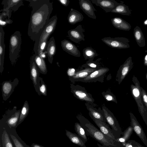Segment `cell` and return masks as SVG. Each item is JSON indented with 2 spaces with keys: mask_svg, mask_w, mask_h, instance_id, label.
I'll use <instances>...</instances> for the list:
<instances>
[{
  "mask_svg": "<svg viewBox=\"0 0 147 147\" xmlns=\"http://www.w3.org/2000/svg\"><path fill=\"white\" fill-rule=\"evenodd\" d=\"M32 8L28 29V34L35 42L47 24L53 10L50 0H26Z\"/></svg>",
  "mask_w": 147,
  "mask_h": 147,
  "instance_id": "1",
  "label": "cell"
},
{
  "mask_svg": "<svg viewBox=\"0 0 147 147\" xmlns=\"http://www.w3.org/2000/svg\"><path fill=\"white\" fill-rule=\"evenodd\" d=\"M77 118L84 130L86 135L93 138L102 145L113 146L114 141L103 134L83 116L79 115Z\"/></svg>",
  "mask_w": 147,
  "mask_h": 147,
  "instance_id": "2",
  "label": "cell"
},
{
  "mask_svg": "<svg viewBox=\"0 0 147 147\" xmlns=\"http://www.w3.org/2000/svg\"><path fill=\"white\" fill-rule=\"evenodd\" d=\"M57 21L56 15L53 16L50 19L43 32L35 41L34 47V54L39 55L46 51L48 39L54 32Z\"/></svg>",
  "mask_w": 147,
  "mask_h": 147,
  "instance_id": "3",
  "label": "cell"
},
{
  "mask_svg": "<svg viewBox=\"0 0 147 147\" xmlns=\"http://www.w3.org/2000/svg\"><path fill=\"white\" fill-rule=\"evenodd\" d=\"M132 81L134 84L130 86L131 93L137 103L139 112L147 126V112L142 98L140 83L134 75L132 77Z\"/></svg>",
  "mask_w": 147,
  "mask_h": 147,
  "instance_id": "4",
  "label": "cell"
},
{
  "mask_svg": "<svg viewBox=\"0 0 147 147\" xmlns=\"http://www.w3.org/2000/svg\"><path fill=\"white\" fill-rule=\"evenodd\" d=\"M22 42L21 34L18 31L15 32L10 38L9 57L11 63L14 64L19 57Z\"/></svg>",
  "mask_w": 147,
  "mask_h": 147,
  "instance_id": "5",
  "label": "cell"
},
{
  "mask_svg": "<svg viewBox=\"0 0 147 147\" xmlns=\"http://www.w3.org/2000/svg\"><path fill=\"white\" fill-rule=\"evenodd\" d=\"M107 122L111 127V131L116 140L120 138L122 132L119 123L113 114L106 107H102Z\"/></svg>",
  "mask_w": 147,
  "mask_h": 147,
  "instance_id": "6",
  "label": "cell"
},
{
  "mask_svg": "<svg viewBox=\"0 0 147 147\" xmlns=\"http://www.w3.org/2000/svg\"><path fill=\"white\" fill-rule=\"evenodd\" d=\"M101 40L108 46L113 48L127 49L130 47L129 39L124 37H105L102 38Z\"/></svg>",
  "mask_w": 147,
  "mask_h": 147,
  "instance_id": "7",
  "label": "cell"
},
{
  "mask_svg": "<svg viewBox=\"0 0 147 147\" xmlns=\"http://www.w3.org/2000/svg\"><path fill=\"white\" fill-rule=\"evenodd\" d=\"M71 92L74 96L80 100L93 104L94 100L91 94L87 92L85 88L78 85L70 84Z\"/></svg>",
  "mask_w": 147,
  "mask_h": 147,
  "instance_id": "8",
  "label": "cell"
},
{
  "mask_svg": "<svg viewBox=\"0 0 147 147\" xmlns=\"http://www.w3.org/2000/svg\"><path fill=\"white\" fill-rule=\"evenodd\" d=\"M133 66L134 63L131 57H129L124 63L120 66L116 77V81L118 82L119 84H120L128 74Z\"/></svg>",
  "mask_w": 147,
  "mask_h": 147,
  "instance_id": "9",
  "label": "cell"
},
{
  "mask_svg": "<svg viewBox=\"0 0 147 147\" xmlns=\"http://www.w3.org/2000/svg\"><path fill=\"white\" fill-rule=\"evenodd\" d=\"M131 119V125L137 136L147 147V139L143 128L131 112L129 113Z\"/></svg>",
  "mask_w": 147,
  "mask_h": 147,
  "instance_id": "10",
  "label": "cell"
},
{
  "mask_svg": "<svg viewBox=\"0 0 147 147\" xmlns=\"http://www.w3.org/2000/svg\"><path fill=\"white\" fill-rule=\"evenodd\" d=\"M18 83V80L16 78L13 82L6 81L2 83V94L3 99L4 100H6L9 98Z\"/></svg>",
  "mask_w": 147,
  "mask_h": 147,
  "instance_id": "11",
  "label": "cell"
},
{
  "mask_svg": "<svg viewBox=\"0 0 147 147\" xmlns=\"http://www.w3.org/2000/svg\"><path fill=\"white\" fill-rule=\"evenodd\" d=\"M83 29L81 25L78 26L75 28L69 30L67 32L68 36L72 41L78 43L82 40H85Z\"/></svg>",
  "mask_w": 147,
  "mask_h": 147,
  "instance_id": "12",
  "label": "cell"
},
{
  "mask_svg": "<svg viewBox=\"0 0 147 147\" xmlns=\"http://www.w3.org/2000/svg\"><path fill=\"white\" fill-rule=\"evenodd\" d=\"M80 8L89 18L96 19V16L94 13L96 9L89 0H79Z\"/></svg>",
  "mask_w": 147,
  "mask_h": 147,
  "instance_id": "13",
  "label": "cell"
},
{
  "mask_svg": "<svg viewBox=\"0 0 147 147\" xmlns=\"http://www.w3.org/2000/svg\"><path fill=\"white\" fill-rule=\"evenodd\" d=\"M109 70L107 67H101L96 69L90 74L86 77L78 80L83 82H92L95 81V80L100 79V78L104 77L106 74Z\"/></svg>",
  "mask_w": 147,
  "mask_h": 147,
  "instance_id": "14",
  "label": "cell"
},
{
  "mask_svg": "<svg viewBox=\"0 0 147 147\" xmlns=\"http://www.w3.org/2000/svg\"><path fill=\"white\" fill-rule=\"evenodd\" d=\"M96 6L100 7L106 12H111L118 4L114 0H91Z\"/></svg>",
  "mask_w": 147,
  "mask_h": 147,
  "instance_id": "15",
  "label": "cell"
},
{
  "mask_svg": "<svg viewBox=\"0 0 147 147\" xmlns=\"http://www.w3.org/2000/svg\"><path fill=\"white\" fill-rule=\"evenodd\" d=\"M89 115L94 121L95 124L99 128L100 130L105 135L115 141L116 140L115 137L112 132L111 129L107 123H105L98 119H96L93 118L89 113Z\"/></svg>",
  "mask_w": 147,
  "mask_h": 147,
  "instance_id": "16",
  "label": "cell"
},
{
  "mask_svg": "<svg viewBox=\"0 0 147 147\" xmlns=\"http://www.w3.org/2000/svg\"><path fill=\"white\" fill-rule=\"evenodd\" d=\"M61 45L63 50L69 54L76 57L80 56V52L78 48L69 41L66 39L62 40Z\"/></svg>",
  "mask_w": 147,
  "mask_h": 147,
  "instance_id": "17",
  "label": "cell"
},
{
  "mask_svg": "<svg viewBox=\"0 0 147 147\" xmlns=\"http://www.w3.org/2000/svg\"><path fill=\"white\" fill-rule=\"evenodd\" d=\"M85 104L87 109L89 111V113L93 118L107 123L104 113L100 108L99 107L98 109H97L88 103H85Z\"/></svg>",
  "mask_w": 147,
  "mask_h": 147,
  "instance_id": "18",
  "label": "cell"
},
{
  "mask_svg": "<svg viewBox=\"0 0 147 147\" xmlns=\"http://www.w3.org/2000/svg\"><path fill=\"white\" fill-rule=\"evenodd\" d=\"M1 4L3 5V9L14 12L24 5L23 0H4Z\"/></svg>",
  "mask_w": 147,
  "mask_h": 147,
  "instance_id": "19",
  "label": "cell"
},
{
  "mask_svg": "<svg viewBox=\"0 0 147 147\" xmlns=\"http://www.w3.org/2000/svg\"><path fill=\"white\" fill-rule=\"evenodd\" d=\"M46 51L49 62L52 64L53 57L56 51L55 40L53 36L48 41Z\"/></svg>",
  "mask_w": 147,
  "mask_h": 147,
  "instance_id": "20",
  "label": "cell"
},
{
  "mask_svg": "<svg viewBox=\"0 0 147 147\" xmlns=\"http://www.w3.org/2000/svg\"><path fill=\"white\" fill-rule=\"evenodd\" d=\"M4 36L5 32L3 27L0 26V71L1 74L3 69L5 49Z\"/></svg>",
  "mask_w": 147,
  "mask_h": 147,
  "instance_id": "21",
  "label": "cell"
},
{
  "mask_svg": "<svg viewBox=\"0 0 147 147\" xmlns=\"http://www.w3.org/2000/svg\"><path fill=\"white\" fill-rule=\"evenodd\" d=\"M112 24L116 28L125 31L129 30L131 28L130 24L120 17H115L111 19Z\"/></svg>",
  "mask_w": 147,
  "mask_h": 147,
  "instance_id": "22",
  "label": "cell"
},
{
  "mask_svg": "<svg viewBox=\"0 0 147 147\" xmlns=\"http://www.w3.org/2000/svg\"><path fill=\"white\" fill-rule=\"evenodd\" d=\"M31 59L35 62L40 73L43 74H46L47 73V67L44 59L35 54L32 56Z\"/></svg>",
  "mask_w": 147,
  "mask_h": 147,
  "instance_id": "23",
  "label": "cell"
},
{
  "mask_svg": "<svg viewBox=\"0 0 147 147\" xmlns=\"http://www.w3.org/2000/svg\"><path fill=\"white\" fill-rule=\"evenodd\" d=\"M84 18L82 14L78 11L71 9L67 16V20L70 24L74 25L82 21Z\"/></svg>",
  "mask_w": 147,
  "mask_h": 147,
  "instance_id": "24",
  "label": "cell"
},
{
  "mask_svg": "<svg viewBox=\"0 0 147 147\" xmlns=\"http://www.w3.org/2000/svg\"><path fill=\"white\" fill-rule=\"evenodd\" d=\"M30 77L32 81L35 89L37 92L38 86V79L39 77V71L36 65L33 61L31 59L30 62Z\"/></svg>",
  "mask_w": 147,
  "mask_h": 147,
  "instance_id": "25",
  "label": "cell"
},
{
  "mask_svg": "<svg viewBox=\"0 0 147 147\" xmlns=\"http://www.w3.org/2000/svg\"><path fill=\"white\" fill-rule=\"evenodd\" d=\"M96 69L90 68H86L85 69L76 71L74 75L72 77H69V80L72 81H77L83 79L94 71Z\"/></svg>",
  "mask_w": 147,
  "mask_h": 147,
  "instance_id": "26",
  "label": "cell"
},
{
  "mask_svg": "<svg viewBox=\"0 0 147 147\" xmlns=\"http://www.w3.org/2000/svg\"><path fill=\"white\" fill-rule=\"evenodd\" d=\"M134 35L136 41L140 47L145 46V41L143 34L141 28L137 26L134 29Z\"/></svg>",
  "mask_w": 147,
  "mask_h": 147,
  "instance_id": "27",
  "label": "cell"
},
{
  "mask_svg": "<svg viewBox=\"0 0 147 147\" xmlns=\"http://www.w3.org/2000/svg\"><path fill=\"white\" fill-rule=\"evenodd\" d=\"M0 13V25L2 27H4L8 24H12L13 21L10 19H7V17L10 19L11 17L12 11L2 9Z\"/></svg>",
  "mask_w": 147,
  "mask_h": 147,
  "instance_id": "28",
  "label": "cell"
},
{
  "mask_svg": "<svg viewBox=\"0 0 147 147\" xmlns=\"http://www.w3.org/2000/svg\"><path fill=\"white\" fill-rule=\"evenodd\" d=\"M111 12L127 16H130L131 13V11L128 6L123 3H118L115 8Z\"/></svg>",
  "mask_w": 147,
  "mask_h": 147,
  "instance_id": "29",
  "label": "cell"
},
{
  "mask_svg": "<svg viewBox=\"0 0 147 147\" xmlns=\"http://www.w3.org/2000/svg\"><path fill=\"white\" fill-rule=\"evenodd\" d=\"M66 134L69 140L73 143H74L81 147H86L85 143L75 134L66 130Z\"/></svg>",
  "mask_w": 147,
  "mask_h": 147,
  "instance_id": "30",
  "label": "cell"
},
{
  "mask_svg": "<svg viewBox=\"0 0 147 147\" xmlns=\"http://www.w3.org/2000/svg\"><path fill=\"white\" fill-rule=\"evenodd\" d=\"M83 55L85 60L93 61L94 58L98 55L96 51L91 47H88L83 50Z\"/></svg>",
  "mask_w": 147,
  "mask_h": 147,
  "instance_id": "31",
  "label": "cell"
},
{
  "mask_svg": "<svg viewBox=\"0 0 147 147\" xmlns=\"http://www.w3.org/2000/svg\"><path fill=\"white\" fill-rule=\"evenodd\" d=\"M75 130L78 136L85 143L87 140L86 133L84 128L80 123L76 122L74 125Z\"/></svg>",
  "mask_w": 147,
  "mask_h": 147,
  "instance_id": "32",
  "label": "cell"
},
{
  "mask_svg": "<svg viewBox=\"0 0 147 147\" xmlns=\"http://www.w3.org/2000/svg\"><path fill=\"white\" fill-rule=\"evenodd\" d=\"M133 129L132 127L130 125L121 134L122 136L121 137L117 139L116 141L122 143H125L127 141L131 135Z\"/></svg>",
  "mask_w": 147,
  "mask_h": 147,
  "instance_id": "33",
  "label": "cell"
},
{
  "mask_svg": "<svg viewBox=\"0 0 147 147\" xmlns=\"http://www.w3.org/2000/svg\"><path fill=\"white\" fill-rule=\"evenodd\" d=\"M21 110L17 111L16 109L13 114L8 119L7 123L9 126L13 127L16 125L19 118Z\"/></svg>",
  "mask_w": 147,
  "mask_h": 147,
  "instance_id": "34",
  "label": "cell"
},
{
  "mask_svg": "<svg viewBox=\"0 0 147 147\" xmlns=\"http://www.w3.org/2000/svg\"><path fill=\"white\" fill-rule=\"evenodd\" d=\"M29 110V107L27 101H26L21 110L19 117V123H20L28 115Z\"/></svg>",
  "mask_w": 147,
  "mask_h": 147,
  "instance_id": "35",
  "label": "cell"
},
{
  "mask_svg": "<svg viewBox=\"0 0 147 147\" xmlns=\"http://www.w3.org/2000/svg\"><path fill=\"white\" fill-rule=\"evenodd\" d=\"M40 81V84L38 86L37 93L38 95H43L46 96L47 95V86L43 80L42 78L39 77Z\"/></svg>",
  "mask_w": 147,
  "mask_h": 147,
  "instance_id": "36",
  "label": "cell"
},
{
  "mask_svg": "<svg viewBox=\"0 0 147 147\" xmlns=\"http://www.w3.org/2000/svg\"><path fill=\"white\" fill-rule=\"evenodd\" d=\"M1 139L3 147H13L8 135L5 131H3Z\"/></svg>",
  "mask_w": 147,
  "mask_h": 147,
  "instance_id": "37",
  "label": "cell"
},
{
  "mask_svg": "<svg viewBox=\"0 0 147 147\" xmlns=\"http://www.w3.org/2000/svg\"><path fill=\"white\" fill-rule=\"evenodd\" d=\"M102 94L107 100L113 102L117 103V101L115 96L112 93L107 92L102 93Z\"/></svg>",
  "mask_w": 147,
  "mask_h": 147,
  "instance_id": "38",
  "label": "cell"
},
{
  "mask_svg": "<svg viewBox=\"0 0 147 147\" xmlns=\"http://www.w3.org/2000/svg\"><path fill=\"white\" fill-rule=\"evenodd\" d=\"M82 67L84 68H90L97 69L99 67L98 63L93 61H88L86 63L82 65Z\"/></svg>",
  "mask_w": 147,
  "mask_h": 147,
  "instance_id": "39",
  "label": "cell"
},
{
  "mask_svg": "<svg viewBox=\"0 0 147 147\" xmlns=\"http://www.w3.org/2000/svg\"><path fill=\"white\" fill-rule=\"evenodd\" d=\"M141 94L143 101L147 112V93L142 88L140 87Z\"/></svg>",
  "mask_w": 147,
  "mask_h": 147,
  "instance_id": "40",
  "label": "cell"
},
{
  "mask_svg": "<svg viewBox=\"0 0 147 147\" xmlns=\"http://www.w3.org/2000/svg\"><path fill=\"white\" fill-rule=\"evenodd\" d=\"M10 136L13 142L16 147H24L22 144L14 136L11 135Z\"/></svg>",
  "mask_w": 147,
  "mask_h": 147,
  "instance_id": "41",
  "label": "cell"
},
{
  "mask_svg": "<svg viewBox=\"0 0 147 147\" xmlns=\"http://www.w3.org/2000/svg\"><path fill=\"white\" fill-rule=\"evenodd\" d=\"M128 141L131 144L132 147H144L134 140H128Z\"/></svg>",
  "mask_w": 147,
  "mask_h": 147,
  "instance_id": "42",
  "label": "cell"
},
{
  "mask_svg": "<svg viewBox=\"0 0 147 147\" xmlns=\"http://www.w3.org/2000/svg\"><path fill=\"white\" fill-rule=\"evenodd\" d=\"M76 70L73 68H69L67 71V75L69 77L73 76L76 73Z\"/></svg>",
  "mask_w": 147,
  "mask_h": 147,
  "instance_id": "43",
  "label": "cell"
},
{
  "mask_svg": "<svg viewBox=\"0 0 147 147\" xmlns=\"http://www.w3.org/2000/svg\"><path fill=\"white\" fill-rule=\"evenodd\" d=\"M62 5L64 6H67L69 3V0H57Z\"/></svg>",
  "mask_w": 147,
  "mask_h": 147,
  "instance_id": "44",
  "label": "cell"
},
{
  "mask_svg": "<svg viewBox=\"0 0 147 147\" xmlns=\"http://www.w3.org/2000/svg\"><path fill=\"white\" fill-rule=\"evenodd\" d=\"M39 56L42 58L44 59L47 56L46 51L41 53Z\"/></svg>",
  "mask_w": 147,
  "mask_h": 147,
  "instance_id": "45",
  "label": "cell"
},
{
  "mask_svg": "<svg viewBox=\"0 0 147 147\" xmlns=\"http://www.w3.org/2000/svg\"><path fill=\"white\" fill-rule=\"evenodd\" d=\"M144 65L147 66V54L144 57Z\"/></svg>",
  "mask_w": 147,
  "mask_h": 147,
  "instance_id": "46",
  "label": "cell"
},
{
  "mask_svg": "<svg viewBox=\"0 0 147 147\" xmlns=\"http://www.w3.org/2000/svg\"><path fill=\"white\" fill-rule=\"evenodd\" d=\"M98 147H113L112 146H106L103 145H101L98 144Z\"/></svg>",
  "mask_w": 147,
  "mask_h": 147,
  "instance_id": "47",
  "label": "cell"
},
{
  "mask_svg": "<svg viewBox=\"0 0 147 147\" xmlns=\"http://www.w3.org/2000/svg\"><path fill=\"white\" fill-rule=\"evenodd\" d=\"M144 25H145L146 26H147V20H145L144 22Z\"/></svg>",
  "mask_w": 147,
  "mask_h": 147,
  "instance_id": "48",
  "label": "cell"
},
{
  "mask_svg": "<svg viewBox=\"0 0 147 147\" xmlns=\"http://www.w3.org/2000/svg\"><path fill=\"white\" fill-rule=\"evenodd\" d=\"M146 80H147V73L146 74Z\"/></svg>",
  "mask_w": 147,
  "mask_h": 147,
  "instance_id": "49",
  "label": "cell"
}]
</instances>
